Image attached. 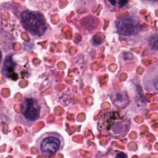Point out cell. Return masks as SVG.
<instances>
[{"instance_id": "1", "label": "cell", "mask_w": 158, "mask_h": 158, "mask_svg": "<svg viewBox=\"0 0 158 158\" xmlns=\"http://www.w3.org/2000/svg\"><path fill=\"white\" fill-rule=\"evenodd\" d=\"M49 110L44 98L38 92L32 91L23 96L20 110L15 115V120L18 124L31 127L45 117Z\"/></svg>"}, {"instance_id": "2", "label": "cell", "mask_w": 158, "mask_h": 158, "mask_svg": "<svg viewBox=\"0 0 158 158\" xmlns=\"http://www.w3.org/2000/svg\"><path fill=\"white\" fill-rule=\"evenodd\" d=\"M130 120L125 115L118 112L104 113L97 123L98 131L115 138L124 137L130 128Z\"/></svg>"}, {"instance_id": "3", "label": "cell", "mask_w": 158, "mask_h": 158, "mask_svg": "<svg viewBox=\"0 0 158 158\" xmlns=\"http://www.w3.org/2000/svg\"><path fill=\"white\" fill-rule=\"evenodd\" d=\"M22 27L32 36L43 37L48 30V24L43 14L31 10H23L20 17Z\"/></svg>"}, {"instance_id": "4", "label": "cell", "mask_w": 158, "mask_h": 158, "mask_svg": "<svg viewBox=\"0 0 158 158\" xmlns=\"http://www.w3.org/2000/svg\"><path fill=\"white\" fill-rule=\"evenodd\" d=\"M64 146V137L56 131H47L41 135L35 141L38 153L44 157L54 156Z\"/></svg>"}, {"instance_id": "5", "label": "cell", "mask_w": 158, "mask_h": 158, "mask_svg": "<svg viewBox=\"0 0 158 158\" xmlns=\"http://www.w3.org/2000/svg\"><path fill=\"white\" fill-rule=\"evenodd\" d=\"M115 27L120 35L127 37L135 36L141 30V21L136 15H129L116 20Z\"/></svg>"}, {"instance_id": "6", "label": "cell", "mask_w": 158, "mask_h": 158, "mask_svg": "<svg viewBox=\"0 0 158 158\" xmlns=\"http://www.w3.org/2000/svg\"><path fill=\"white\" fill-rule=\"evenodd\" d=\"M143 85L147 92L158 93V62L149 66L145 71Z\"/></svg>"}, {"instance_id": "7", "label": "cell", "mask_w": 158, "mask_h": 158, "mask_svg": "<svg viewBox=\"0 0 158 158\" xmlns=\"http://www.w3.org/2000/svg\"><path fill=\"white\" fill-rule=\"evenodd\" d=\"M18 64L14 60L11 55H7L3 61L1 72L6 78L13 81L19 78Z\"/></svg>"}, {"instance_id": "8", "label": "cell", "mask_w": 158, "mask_h": 158, "mask_svg": "<svg viewBox=\"0 0 158 158\" xmlns=\"http://www.w3.org/2000/svg\"><path fill=\"white\" fill-rule=\"evenodd\" d=\"M146 49L148 54L158 57V32L152 33L147 36Z\"/></svg>"}, {"instance_id": "9", "label": "cell", "mask_w": 158, "mask_h": 158, "mask_svg": "<svg viewBox=\"0 0 158 158\" xmlns=\"http://www.w3.org/2000/svg\"><path fill=\"white\" fill-rule=\"evenodd\" d=\"M106 8L112 12H118L128 7L130 0H104Z\"/></svg>"}, {"instance_id": "10", "label": "cell", "mask_w": 158, "mask_h": 158, "mask_svg": "<svg viewBox=\"0 0 158 158\" xmlns=\"http://www.w3.org/2000/svg\"><path fill=\"white\" fill-rule=\"evenodd\" d=\"M111 100L113 104L120 107H124L128 104V98L127 93L122 91H116L111 94Z\"/></svg>"}, {"instance_id": "11", "label": "cell", "mask_w": 158, "mask_h": 158, "mask_svg": "<svg viewBox=\"0 0 158 158\" xmlns=\"http://www.w3.org/2000/svg\"><path fill=\"white\" fill-rule=\"evenodd\" d=\"M128 156L127 155V154L123 152H118L117 153H116L115 154V157H127Z\"/></svg>"}, {"instance_id": "12", "label": "cell", "mask_w": 158, "mask_h": 158, "mask_svg": "<svg viewBox=\"0 0 158 158\" xmlns=\"http://www.w3.org/2000/svg\"><path fill=\"white\" fill-rule=\"evenodd\" d=\"M2 52L0 49V66L2 64Z\"/></svg>"}, {"instance_id": "13", "label": "cell", "mask_w": 158, "mask_h": 158, "mask_svg": "<svg viewBox=\"0 0 158 158\" xmlns=\"http://www.w3.org/2000/svg\"><path fill=\"white\" fill-rule=\"evenodd\" d=\"M2 105H3V101H2V99L1 96L0 95V108L2 106Z\"/></svg>"}]
</instances>
